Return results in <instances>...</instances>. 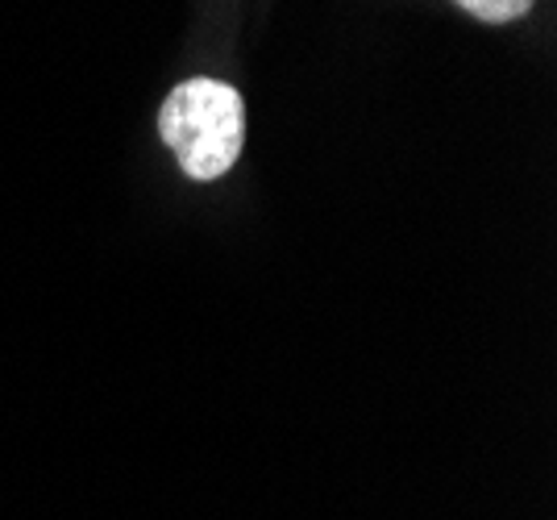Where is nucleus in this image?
Wrapping results in <instances>:
<instances>
[{
    "label": "nucleus",
    "mask_w": 557,
    "mask_h": 520,
    "mask_svg": "<svg viewBox=\"0 0 557 520\" xmlns=\"http://www.w3.org/2000/svg\"><path fill=\"white\" fill-rule=\"evenodd\" d=\"M159 134L180 159L187 179L212 184L242 159V146H246L242 92L212 75L184 79L166 92L159 109Z\"/></svg>",
    "instance_id": "obj_1"
},
{
    "label": "nucleus",
    "mask_w": 557,
    "mask_h": 520,
    "mask_svg": "<svg viewBox=\"0 0 557 520\" xmlns=\"http://www.w3.org/2000/svg\"><path fill=\"white\" fill-rule=\"evenodd\" d=\"M454 4L483 25H511L520 17H529L536 0H454Z\"/></svg>",
    "instance_id": "obj_2"
}]
</instances>
